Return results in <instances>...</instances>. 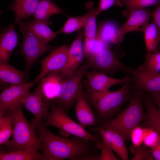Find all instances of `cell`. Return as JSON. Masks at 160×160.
<instances>
[{
  "label": "cell",
  "instance_id": "obj_14",
  "mask_svg": "<svg viewBox=\"0 0 160 160\" xmlns=\"http://www.w3.org/2000/svg\"><path fill=\"white\" fill-rule=\"evenodd\" d=\"M126 22L119 28L117 37L120 43L124 35L126 33L134 31L144 32L149 24L151 13L148 9L144 8L134 9L130 12Z\"/></svg>",
  "mask_w": 160,
  "mask_h": 160
},
{
  "label": "cell",
  "instance_id": "obj_6",
  "mask_svg": "<svg viewBox=\"0 0 160 160\" xmlns=\"http://www.w3.org/2000/svg\"><path fill=\"white\" fill-rule=\"evenodd\" d=\"M17 24L22 35V41L18 54H22L25 62V73L26 79L28 78L31 68L39 58L44 53L55 49L56 47L50 46L41 41L28 28L23 20Z\"/></svg>",
  "mask_w": 160,
  "mask_h": 160
},
{
  "label": "cell",
  "instance_id": "obj_2",
  "mask_svg": "<svg viewBox=\"0 0 160 160\" xmlns=\"http://www.w3.org/2000/svg\"><path fill=\"white\" fill-rule=\"evenodd\" d=\"M132 85L130 77L121 88L113 92H100L85 87L84 94L95 110L96 122L100 126L120 112L123 105L131 97Z\"/></svg>",
  "mask_w": 160,
  "mask_h": 160
},
{
  "label": "cell",
  "instance_id": "obj_5",
  "mask_svg": "<svg viewBox=\"0 0 160 160\" xmlns=\"http://www.w3.org/2000/svg\"><path fill=\"white\" fill-rule=\"evenodd\" d=\"M49 107L48 116L44 119V121L43 123L45 127L51 126L58 128L59 134L64 137H68L72 135L91 141L97 144L98 149H101L103 141L98 139V133L95 135L90 134L70 118L64 110L51 101Z\"/></svg>",
  "mask_w": 160,
  "mask_h": 160
},
{
  "label": "cell",
  "instance_id": "obj_32",
  "mask_svg": "<svg viewBox=\"0 0 160 160\" xmlns=\"http://www.w3.org/2000/svg\"><path fill=\"white\" fill-rule=\"evenodd\" d=\"M138 68L150 73L160 72V52L157 50L147 52L143 63Z\"/></svg>",
  "mask_w": 160,
  "mask_h": 160
},
{
  "label": "cell",
  "instance_id": "obj_18",
  "mask_svg": "<svg viewBox=\"0 0 160 160\" xmlns=\"http://www.w3.org/2000/svg\"><path fill=\"white\" fill-rule=\"evenodd\" d=\"M63 81L60 73H51L39 81L41 89L47 100L51 101L60 95L62 90Z\"/></svg>",
  "mask_w": 160,
  "mask_h": 160
},
{
  "label": "cell",
  "instance_id": "obj_20",
  "mask_svg": "<svg viewBox=\"0 0 160 160\" xmlns=\"http://www.w3.org/2000/svg\"><path fill=\"white\" fill-rule=\"evenodd\" d=\"M40 0H13L8 7L4 10L10 9L14 13L15 18L13 23L33 16Z\"/></svg>",
  "mask_w": 160,
  "mask_h": 160
},
{
  "label": "cell",
  "instance_id": "obj_36",
  "mask_svg": "<svg viewBox=\"0 0 160 160\" xmlns=\"http://www.w3.org/2000/svg\"><path fill=\"white\" fill-rule=\"evenodd\" d=\"M132 160H155L149 148L143 144L138 148L137 152Z\"/></svg>",
  "mask_w": 160,
  "mask_h": 160
},
{
  "label": "cell",
  "instance_id": "obj_12",
  "mask_svg": "<svg viewBox=\"0 0 160 160\" xmlns=\"http://www.w3.org/2000/svg\"><path fill=\"white\" fill-rule=\"evenodd\" d=\"M33 85L31 82L14 85L4 88L0 95V115L7 109L12 110L22 102L27 93Z\"/></svg>",
  "mask_w": 160,
  "mask_h": 160
},
{
  "label": "cell",
  "instance_id": "obj_9",
  "mask_svg": "<svg viewBox=\"0 0 160 160\" xmlns=\"http://www.w3.org/2000/svg\"><path fill=\"white\" fill-rule=\"evenodd\" d=\"M89 68L110 76L118 71H125L126 66L120 60L117 54L108 47L97 55L87 59Z\"/></svg>",
  "mask_w": 160,
  "mask_h": 160
},
{
  "label": "cell",
  "instance_id": "obj_27",
  "mask_svg": "<svg viewBox=\"0 0 160 160\" xmlns=\"http://www.w3.org/2000/svg\"><path fill=\"white\" fill-rule=\"evenodd\" d=\"M13 111L6 110L4 115H0V145H4L9 140L13 132Z\"/></svg>",
  "mask_w": 160,
  "mask_h": 160
},
{
  "label": "cell",
  "instance_id": "obj_38",
  "mask_svg": "<svg viewBox=\"0 0 160 160\" xmlns=\"http://www.w3.org/2000/svg\"><path fill=\"white\" fill-rule=\"evenodd\" d=\"M120 0H100L97 9L98 14L113 6L122 7Z\"/></svg>",
  "mask_w": 160,
  "mask_h": 160
},
{
  "label": "cell",
  "instance_id": "obj_23",
  "mask_svg": "<svg viewBox=\"0 0 160 160\" xmlns=\"http://www.w3.org/2000/svg\"><path fill=\"white\" fill-rule=\"evenodd\" d=\"M0 160H41L42 154L33 148L12 151L1 148Z\"/></svg>",
  "mask_w": 160,
  "mask_h": 160
},
{
  "label": "cell",
  "instance_id": "obj_31",
  "mask_svg": "<svg viewBox=\"0 0 160 160\" xmlns=\"http://www.w3.org/2000/svg\"><path fill=\"white\" fill-rule=\"evenodd\" d=\"M88 16L87 12L85 15L78 17H70L66 21L62 28L57 32L58 34H69L75 31L79 30L84 28Z\"/></svg>",
  "mask_w": 160,
  "mask_h": 160
},
{
  "label": "cell",
  "instance_id": "obj_11",
  "mask_svg": "<svg viewBox=\"0 0 160 160\" xmlns=\"http://www.w3.org/2000/svg\"><path fill=\"white\" fill-rule=\"evenodd\" d=\"M50 101L45 97L39 83L33 91L29 90L27 93L22 102L35 119H42L46 118L49 113Z\"/></svg>",
  "mask_w": 160,
  "mask_h": 160
},
{
  "label": "cell",
  "instance_id": "obj_19",
  "mask_svg": "<svg viewBox=\"0 0 160 160\" xmlns=\"http://www.w3.org/2000/svg\"><path fill=\"white\" fill-rule=\"evenodd\" d=\"M103 141L123 160L128 159L127 149L122 137L113 129L108 128L99 131Z\"/></svg>",
  "mask_w": 160,
  "mask_h": 160
},
{
  "label": "cell",
  "instance_id": "obj_1",
  "mask_svg": "<svg viewBox=\"0 0 160 160\" xmlns=\"http://www.w3.org/2000/svg\"><path fill=\"white\" fill-rule=\"evenodd\" d=\"M31 123L44 148L41 160L99 159L94 142L75 136L70 138L58 136L45 127L42 119L33 118Z\"/></svg>",
  "mask_w": 160,
  "mask_h": 160
},
{
  "label": "cell",
  "instance_id": "obj_39",
  "mask_svg": "<svg viewBox=\"0 0 160 160\" xmlns=\"http://www.w3.org/2000/svg\"><path fill=\"white\" fill-rule=\"evenodd\" d=\"M151 15L160 36V3L158 5L156 8L152 12Z\"/></svg>",
  "mask_w": 160,
  "mask_h": 160
},
{
  "label": "cell",
  "instance_id": "obj_35",
  "mask_svg": "<svg viewBox=\"0 0 160 160\" xmlns=\"http://www.w3.org/2000/svg\"><path fill=\"white\" fill-rule=\"evenodd\" d=\"M144 136V127L141 125L135 127L131 131L129 139L133 145L138 148L143 144Z\"/></svg>",
  "mask_w": 160,
  "mask_h": 160
},
{
  "label": "cell",
  "instance_id": "obj_37",
  "mask_svg": "<svg viewBox=\"0 0 160 160\" xmlns=\"http://www.w3.org/2000/svg\"><path fill=\"white\" fill-rule=\"evenodd\" d=\"M101 153L100 156V160H117L119 159L113 153V151L108 144L103 141Z\"/></svg>",
  "mask_w": 160,
  "mask_h": 160
},
{
  "label": "cell",
  "instance_id": "obj_13",
  "mask_svg": "<svg viewBox=\"0 0 160 160\" xmlns=\"http://www.w3.org/2000/svg\"><path fill=\"white\" fill-rule=\"evenodd\" d=\"M85 75L86 79L83 82L85 87L102 92H109L112 86L124 84L130 78L129 76H127L122 79L114 78L94 69L88 71Z\"/></svg>",
  "mask_w": 160,
  "mask_h": 160
},
{
  "label": "cell",
  "instance_id": "obj_15",
  "mask_svg": "<svg viewBox=\"0 0 160 160\" xmlns=\"http://www.w3.org/2000/svg\"><path fill=\"white\" fill-rule=\"evenodd\" d=\"M83 35L82 32L79 30L76 38L69 47L67 63L60 73L63 79L77 69L85 58L82 42Z\"/></svg>",
  "mask_w": 160,
  "mask_h": 160
},
{
  "label": "cell",
  "instance_id": "obj_30",
  "mask_svg": "<svg viewBox=\"0 0 160 160\" xmlns=\"http://www.w3.org/2000/svg\"><path fill=\"white\" fill-rule=\"evenodd\" d=\"M108 47L109 45L96 37L92 39L85 38L83 45L84 58L87 59L94 56Z\"/></svg>",
  "mask_w": 160,
  "mask_h": 160
},
{
  "label": "cell",
  "instance_id": "obj_4",
  "mask_svg": "<svg viewBox=\"0 0 160 160\" xmlns=\"http://www.w3.org/2000/svg\"><path fill=\"white\" fill-rule=\"evenodd\" d=\"M23 105L21 102L13 111V132L11 140H9L4 145L7 151L33 148L42 153L44 151L36 131L34 124L29 123L25 117L22 110Z\"/></svg>",
  "mask_w": 160,
  "mask_h": 160
},
{
  "label": "cell",
  "instance_id": "obj_26",
  "mask_svg": "<svg viewBox=\"0 0 160 160\" xmlns=\"http://www.w3.org/2000/svg\"><path fill=\"white\" fill-rule=\"evenodd\" d=\"M119 28L114 23L107 22L101 25L97 31L96 37L109 45L119 44L117 34Z\"/></svg>",
  "mask_w": 160,
  "mask_h": 160
},
{
  "label": "cell",
  "instance_id": "obj_10",
  "mask_svg": "<svg viewBox=\"0 0 160 160\" xmlns=\"http://www.w3.org/2000/svg\"><path fill=\"white\" fill-rule=\"evenodd\" d=\"M125 71L131 79L132 89L144 90L150 94L160 92V72L150 73L130 67H126Z\"/></svg>",
  "mask_w": 160,
  "mask_h": 160
},
{
  "label": "cell",
  "instance_id": "obj_41",
  "mask_svg": "<svg viewBox=\"0 0 160 160\" xmlns=\"http://www.w3.org/2000/svg\"><path fill=\"white\" fill-rule=\"evenodd\" d=\"M148 96L160 110V92L150 93Z\"/></svg>",
  "mask_w": 160,
  "mask_h": 160
},
{
  "label": "cell",
  "instance_id": "obj_33",
  "mask_svg": "<svg viewBox=\"0 0 160 160\" xmlns=\"http://www.w3.org/2000/svg\"><path fill=\"white\" fill-rule=\"evenodd\" d=\"M120 0L126 7L129 12L134 9L158 5L160 3V0Z\"/></svg>",
  "mask_w": 160,
  "mask_h": 160
},
{
  "label": "cell",
  "instance_id": "obj_17",
  "mask_svg": "<svg viewBox=\"0 0 160 160\" xmlns=\"http://www.w3.org/2000/svg\"><path fill=\"white\" fill-rule=\"evenodd\" d=\"M75 110L79 124L83 128L94 124L97 121L96 115L84 94L83 86L76 100Z\"/></svg>",
  "mask_w": 160,
  "mask_h": 160
},
{
  "label": "cell",
  "instance_id": "obj_24",
  "mask_svg": "<svg viewBox=\"0 0 160 160\" xmlns=\"http://www.w3.org/2000/svg\"><path fill=\"white\" fill-rule=\"evenodd\" d=\"M144 103L146 112L141 126L151 128L160 135V110L148 95L144 97Z\"/></svg>",
  "mask_w": 160,
  "mask_h": 160
},
{
  "label": "cell",
  "instance_id": "obj_3",
  "mask_svg": "<svg viewBox=\"0 0 160 160\" xmlns=\"http://www.w3.org/2000/svg\"><path fill=\"white\" fill-rule=\"evenodd\" d=\"M126 108L116 116L97 127H90L92 131H99L108 128L114 129L125 141L129 140L130 132L135 127L141 125L146 115L143 104L144 96L142 90H134Z\"/></svg>",
  "mask_w": 160,
  "mask_h": 160
},
{
  "label": "cell",
  "instance_id": "obj_28",
  "mask_svg": "<svg viewBox=\"0 0 160 160\" xmlns=\"http://www.w3.org/2000/svg\"><path fill=\"white\" fill-rule=\"evenodd\" d=\"M85 7L88 10V16L84 28V35L85 38H94L96 36V17L99 14L92 2L88 1L86 4Z\"/></svg>",
  "mask_w": 160,
  "mask_h": 160
},
{
  "label": "cell",
  "instance_id": "obj_25",
  "mask_svg": "<svg viewBox=\"0 0 160 160\" xmlns=\"http://www.w3.org/2000/svg\"><path fill=\"white\" fill-rule=\"evenodd\" d=\"M34 34L42 42L48 44L58 34L53 31L47 25L43 23L33 21L29 19L25 22Z\"/></svg>",
  "mask_w": 160,
  "mask_h": 160
},
{
  "label": "cell",
  "instance_id": "obj_29",
  "mask_svg": "<svg viewBox=\"0 0 160 160\" xmlns=\"http://www.w3.org/2000/svg\"><path fill=\"white\" fill-rule=\"evenodd\" d=\"M143 33L147 52H152L158 50L157 48L160 42V36L153 21L149 24Z\"/></svg>",
  "mask_w": 160,
  "mask_h": 160
},
{
  "label": "cell",
  "instance_id": "obj_22",
  "mask_svg": "<svg viewBox=\"0 0 160 160\" xmlns=\"http://www.w3.org/2000/svg\"><path fill=\"white\" fill-rule=\"evenodd\" d=\"M26 75L7 62H0L1 82L11 84H21L27 83Z\"/></svg>",
  "mask_w": 160,
  "mask_h": 160
},
{
  "label": "cell",
  "instance_id": "obj_21",
  "mask_svg": "<svg viewBox=\"0 0 160 160\" xmlns=\"http://www.w3.org/2000/svg\"><path fill=\"white\" fill-rule=\"evenodd\" d=\"M63 10L54 1L50 0H40L33 15V21L51 25L49 17L55 14H64Z\"/></svg>",
  "mask_w": 160,
  "mask_h": 160
},
{
  "label": "cell",
  "instance_id": "obj_34",
  "mask_svg": "<svg viewBox=\"0 0 160 160\" xmlns=\"http://www.w3.org/2000/svg\"><path fill=\"white\" fill-rule=\"evenodd\" d=\"M144 128V136L143 144L150 148L158 142L160 139V135L151 128L146 127Z\"/></svg>",
  "mask_w": 160,
  "mask_h": 160
},
{
  "label": "cell",
  "instance_id": "obj_7",
  "mask_svg": "<svg viewBox=\"0 0 160 160\" xmlns=\"http://www.w3.org/2000/svg\"><path fill=\"white\" fill-rule=\"evenodd\" d=\"M89 68L86 62L77 69L64 79L63 87L60 95L51 101L68 113L73 106L81 87L83 79Z\"/></svg>",
  "mask_w": 160,
  "mask_h": 160
},
{
  "label": "cell",
  "instance_id": "obj_8",
  "mask_svg": "<svg viewBox=\"0 0 160 160\" xmlns=\"http://www.w3.org/2000/svg\"><path fill=\"white\" fill-rule=\"evenodd\" d=\"M69 46L63 44L51 51L45 57L39 61L41 69L32 83L34 85L45 76L51 73H60L67 63Z\"/></svg>",
  "mask_w": 160,
  "mask_h": 160
},
{
  "label": "cell",
  "instance_id": "obj_16",
  "mask_svg": "<svg viewBox=\"0 0 160 160\" xmlns=\"http://www.w3.org/2000/svg\"><path fill=\"white\" fill-rule=\"evenodd\" d=\"M15 24L11 23L1 28L0 39V62L8 63L10 55L18 44Z\"/></svg>",
  "mask_w": 160,
  "mask_h": 160
},
{
  "label": "cell",
  "instance_id": "obj_40",
  "mask_svg": "<svg viewBox=\"0 0 160 160\" xmlns=\"http://www.w3.org/2000/svg\"><path fill=\"white\" fill-rule=\"evenodd\" d=\"M149 149L155 160H160V139L156 145Z\"/></svg>",
  "mask_w": 160,
  "mask_h": 160
}]
</instances>
